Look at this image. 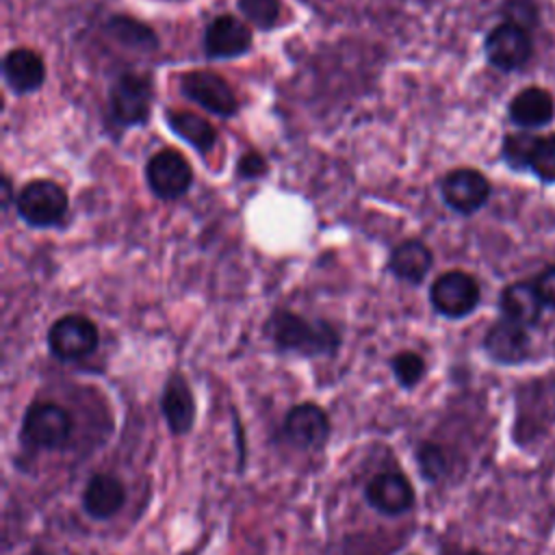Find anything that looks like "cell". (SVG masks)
Listing matches in <instances>:
<instances>
[{
  "mask_svg": "<svg viewBox=\"0 0 555 555\" xmlns=\"http://www.w3.org/2000/svg\"><path fill=\"white\" fill-rule=\"evenodd\" d=\"M264 334L278 351L301 358L334 356L340 347V334L332 323L310 321L291 310H275L264 323Z\"/></svg>",
  "mask_w": 555,
  "mask_h": 555,
  "instance_id": "cell-1",
  "label": "cell"
},
{
  "mask_svg": "<svg viewBox=\"0 0 555 555\" xmlns=\"http://www.w3.org/2000/svg\"><path fill=\"white\" fill-rule=\"evenodd\" d=\"M74 434L72 414L52 401H33L22 418L20 440L28 449H63Z\"/></svg>",
  "mask_w": 555,
  "mask_h": 555,
  "instance_id": "cell-2",
  "label": "cell"
},
{
  "mask_svg": "<svg viewBox=\"0 0 555 555\" xmlns=\"http://www.w3.org/2000/svg\"><path fill=\"white\" fill-rule=\"evenodd\" d=\"M20 217L35 228L56 225L67 212V195L65 191L46 178L30 180L22 186L15 197Z\"/></svg>",
  "mask_w": 555,
  "mask_h": 555,
  "instance_id": "cell-3",
  "label": "cell"
},
{
  "mask_svg": "<svg viewBox=\"0 0 555 555\" xmlns=\"http://www.w3.org/2000/svg\"><path fill=\"white\" fill-rule=\"evenodd\" d=\"M100 332L95 323L82 314H65L48 330V349L63 362H74L91 356L98 349Z\"/></svg>",
  "mask_w": 555,
  "mask_h": 555,
  "instance_id": "cell-4",
  "label": "cell"
},
{
  "mask_svg": "<svg viewBox=\"0 0 555 555\" xmlns=\"http://www.w3.org/2000/svg\"><path fill=\"white\" fill-rule=\"evenodd\" d=\"M481 291L477 280L460 269L438 275L429 288V301L434 310L447 319L468 317L479 304Z\"/></svg>",
  "mask_w": 555,
  "mask_h": 555,
  "instance_id": "cell-5",
  "label": "cell"
},
{
  "mask_svg": "<svg viewBox=\"0 0 555 555\" xmlns=\"http://www.w3.org/2000/svg\"><path fill=\"white\" fill-rule=\"evenodd\" d=\"M108 106L117 124H143L152 108V82L139 74H121L108 91Z\"/></svg>",
  "mask_w": 555,
  "mask_h": 555,
  "instance_id": "cell-6",
  "label": "cell"
},
{
  "mask_svg": "<svg viewBox=\"0 0 555 555\" xmlns=\"http://www.w3.org/2000/svg\"><path fill=\"white\" fill-rule=\"evenodd\" d=\"M483 50L490 65L501 72H514L527 65L533 52V43L529 30L503 22L488 33Z\"/></svg>",
  "mask_w": 555,
  "mask_h": 555,
  "instance_id": "cell-7",
  "label": "cell"
},
{
  "mask_svg": "<svg viewBox=\"0 0 555 555\" xmlns=\"http://www.w3.org/2000/svg\"><path fill=\"white\" fill-rule=\"evenodd\" d=\"M180 91L184 93V98L219 117H230L238 108L232 87L215 72L197 69L184 74L180 80Z\"/></svg>",
  "mask_w": 555,
  "mask_h": 555,
  "instance_id": "cell-8",
  "label": "cell"
},
{
  "mask_svg": "<svg viewBox=\"0 0 555 555\" xmlns=\"http://www.w3.org/2000/svg\"><path fill=\"white\" fill-rule=\"evenodd\" d=\"M440 195L449 208L460 215L477 212L490 197L488 178L470 167H460L449 171L440 180Z\"/></svg>",
  "mask_w": 555,
  "mask_h": 555,
  "instance_id": "cell-9",
  "label": "cell"
},
{
  "mask_svg": "<svg viewBox=\"0 0 555 555\" xmlns=\"http://www.w3.org/2000/svg\"><path fill=\"white\" fill-rule=\"evenodd\" d=\"M145 178L160 199H176L189 191L193 171L180 152L160 150L147 160Z\"/></svg>",
  "mask_w": 555,
  "mask_h": 555,
  "instance_id": "cell-10",
  "label": "cell"
},
{
  "mask_svg": "<svg viewBox=\"0 0 555 555\" xmlns=\"http://www.w3.org/2000/svg\"><path fill=\"white\" fill-rule=\"evenodd\" d=\"M284 436L297 449H321L332 431L327 412L312 403L304 401L293 405L284 416Z\"/></svg>",
  "mask_w": 555,
  "mask_h": 555,
  "instance_id": "cell-11",
  "label": "cell"
},
{
  "mask_svg": "<svg viewBox=\"0 0 555 555\" xmlns=\"http://www.w3.org/2000/svg\"><path fill=\"white\" fill-rule=\"evenodd\" d=\"M366 503L384 516H401L416 503L410 479L399 470H382L366 483Z\"/></svg>",
  "mask_w": 555,
  "mask_h": 555,
  "instance_id": "cell-12",
  "label": "cell"
},
{
  "mask_svg": "<svg viewBox=\"0 0 555 555\" xmlns=\"http://www.w3.org/2000/svg\"><path fill=\"white\" fill-rule=\"evenodd\" d=\"M160 410L165 423L173 436H184L195 425V399L193 392L180 373H171L160 392Z\"/></svg>",
  "mask_w": 555,
  "mask_h": 555,
  "instance_id": "cell-13",
  "label": "cell"
},
{
  "mask_svg": "<svg viewBox=\"0 0 555 555\" xmlns=\"http://www.w3.org/2000/svg\"><path fill=\"white\" fill-rule=\"evenodd\" d=\"M251 30L234 15L215 17L204 33V50L210 59H234L249 50Z\"/></svg>",
  "mask_w": 555,
  "mask_h": 555,
  "instance_id": "cell-14",
  "label": "cell"
},
{
  "mask_svg": "<svg viewBox=\"0 0 555 555\" xmlns=\"http://www.w3.org/2000/svg\"><path fill=\"white\" fill-rule=\"evenodd\" d=\"M126 503L124 483L111 473H95L82 490V509L93 520L113 518Z\"/></svg>",
  "mask_w": 555,
  "mask_h": 555,
  "instance_id": "cell-15",
  "label": "cell"
},
{
  "mask_svg": "<svg viewBox=\"0 0 555 555\" xmlns=\"http://www.w3.org/2000/svg\"><path fill=\"white\" fill-rule=\"evenodd\" d=\"M483 349L499 364H518L529 356L527 327L501 319L486 332Z\"/></svg>",
  "mask_w": 555,
  "mask_h": 555,
  "instance_id": "cell-16",
  "label": "cell"
},
{
  "mask_svg": "<svg viewBox=\"0 0 555 555\" xmlns=\"http://www.w3.org/2000/svg\"><path fill=\"white\" fill-rule=\"evenodd\" d=\"M2 74L9 89L17 95H24V93L37 91L43 85L46 65L37 52L26 48H15L4 56Z\"/></svg>",
  "mask_w": 555,
  "mask_h": 555,
  "instance_id": "cell-17",
  "label": "cell"
},
{
  "mask_svg": "<svg viewBox=\"0 0 555 555\" xmlns=\"http://www.w3.org/2000/svg\"><path fill=\"white\" fill-rule=\"evenodd\" d=\"M512 124L522 130H535L551 124L555 113L553 95L542 87H527L514 95L507 106Z\"/></svg>",
  "mask_w": 555,
  "mask_h": 555,
  "instance_id": "cell-18",
  "label": "cell"
},
{
  "mask_svg": "<svg viewBox=\"0 0 555 555\" xmlns=\"http://www.w3.org/2000/svg\"><path fill=\"white\" fill-rule=\"evenodd\" d=\"M499 308L503 312V319L529 327L538 323L544 304L533 282H512L501 291Z\"/></svg>",
  "mask_w": 555,
  "mask_h": 555,
  "instance_id": "cell-19",
  "label": "cell"
},
{
  "mask_svg": "<svg viewBox=\"0 0 555 555\" xmlns=\"http://www.w3.org/2000/svg\"><path fill=\"white\" fill-rule=\"evenodd\" d=\"M431 262H434V256H431L429 247L423 241L410 238L392 249L388 267L399 280L418 284L429 273Z\"/></svg>",
  "mask_w": 555,
  "mask_h": 555,
  "instance_id": "cell-20",
  "label": "cell"
},
{
  "mask_svg": "<svg viewBox=\"0 0 555 555\" xmlns=\"http://www.w3.org/2000/svg\"><path fill=\"white\" fill-rule=\"evenodd\" d=\"M167 124L169 128L184 139L189 145H193L197 152L206 154L212 150L215 141H217V132L215 128L208 124V119H204L197 113H189V111H167Z\"/></svg>",
  "mask_w": 555,
  "mask_h": 555,
  "instance_id": "cell-21",
  "label": "cell"
},
{
  "mask_svg": "<svg viewBox=\"0 0 555 555\" xmlns=\"http://www.w3.org/2000/svg\"><path fill=\"white\" fill-rule=\"evenodd\" d=\"M106 30H108V35L115 41H119V43H124L128 48L152 50L158 43L156 35L145 24H141V22H137L132 17H124V15L111 17L108 24H106Z\"/></svg>",
  "mask_w": 555,
  "mask_h": 555,
  "instance_id": "cell-22",
  "label": "cell"
},
{
  "mask_svg": "<svg viewBox=\"0 0 555 555\" xmlns=\"http://www.w3.org/2000/svg\"><path fill=\"white\" fill-rule=\"evenodd\" d=\"M529 171L544 184H555V134L535 139L529 158Z\"/></svg>",
  "mask_w": 555,
  "mask_h": 555,
  "instance_id": "cell-23",
  "label": "cell"
},
{
  "mask_svg": "<svg viewBox=\"0 0 555 555\" xmlns=\"http://www.w3.org/2000/svg\"><path fill=\"white\" fill-rule=\"evenodd\" d=\"M390 371L395 375V382L410 390L425 377V360L416 351H399L390 358Z\"/></svg>",
  "mask_w": 555,
  "mask_h": 555,
  "instance_id": "cell-24",
  "label": "cell"
},
{
  "mask_svg": "<svg viewBox=\"0 0 555 555\" xmlns=\"http://www.w3.org/2000/svg\"><path fill=\"white\" fill-rule=\"evenodd\" d=\"M535 134H531L529 130H520L514 134H507L503 139V158L509 167L514 169H529V158H531V150L535 145Z\"/></svg>",
  "mask_w": 555,
  "mask_h": 555,
  "instance_id": "cell-25",
  "label": "cell"
},
{
  "mask_svg": "<svg viewBox=\"0 0 555 555\" xmlns=\"http://www.w3.org/2000/svg\"><path fill=\"white\" fill-rule=\"evenodd\" d=\"M416 462L421 468V475L427 481H438L444 473H447V455L442 451V447L434 444V442H423L416 449Z\"/></svg>",
  "mask_w": 555,
  "mask_h": 555,
  "instance_id": "cell-26",
  "label": "cell"
},
{
  "mask_svg": "<svg viewBox=\"0 0 555 555\" xmlns=\"http://www.w3.org/2000/svg\"><path fill=\"white\" fill-rule=\"evenodd\" d=\"M238 9L251 24L264 30H269L280 17L278 0H238Z\"/></svg>",
  "mask_w": 555,
  "mask_h": 555,
  "instance_id": "cell-27",
  "label": "cell"
},
{
  "mask_svg": "<svg viewBox=\"0 0 555 555\" xmlns=\"http://www.w3.org/2000/svg\"><path fill=\"white\" fill-rule=\"evenodd\" d=\"M503 15L507 17V24L520 26L525 30L538 24V7L533 0H505Z\"/></svg>",
  "mask_w": 555,
  "mask_h": 555,
  "instance_id": "cell-28",
  "label": "cell"
},
{
  "mask_svg": "<svg viewBox=\"0 0 555 555\" xmlns=\"http://www.w3.org/2000/svg\"><path fill=\"white\" fill-rule=\"evenodd\" d=\"M533 286L542 299L544 306L548 308H555V264H548L544 267L535 280H533Z\"/></svg>",
  "mask_w": 555,
  "mask_h": 555,
  "instance_id": "cell-29",
  "label": "cell"
},
{
  "mask_svg": "<svg viewBox=\"0 0 555 555\" xmlns=\"http://www.w3.org/2000/svg\"><path fill=\"white\" fill-rule=\"evenodd\" d=\"M264 171H267V163H264V158H262L260 154H256V152H249V154H245V156L238 160V176H243V178H247V180L258 178V176H262Z\"/></svg>",
  "mask_w": 555,
  "mask_h": 555,
  "instance_id": "cell-30",
  "label": "cell"
},
{
  "mask_svg": "<svg viewBox=\"0 0 555 555\" xmlns=\"http://www.w3.org/2000/svg\"><path fill=\"white\" fill-rule=\"evenodd\" d=\"M26 555H48L46 551H41V548H33V551H28Z\"/></svg>",
  "mask_w": 555,
  "mask_h": 555,
  "instance_id": "cell-31",
  "label": "cell"
},
{
  "mask_svg": "<svg viewBox=\"0 0 555 555\" xmlns=\"http://www.w3.org/2000/svg\"><path fill=\"white\" fill-rule=\"evenodd\" d=\"M464 555H486V553H479V551H468V553H464Z\"/></svg>",
  "mask_w": 555,
  "mask_h": 555,
  "instance_id": "cell-32",
  "label": "cell"
}]
</instances>
